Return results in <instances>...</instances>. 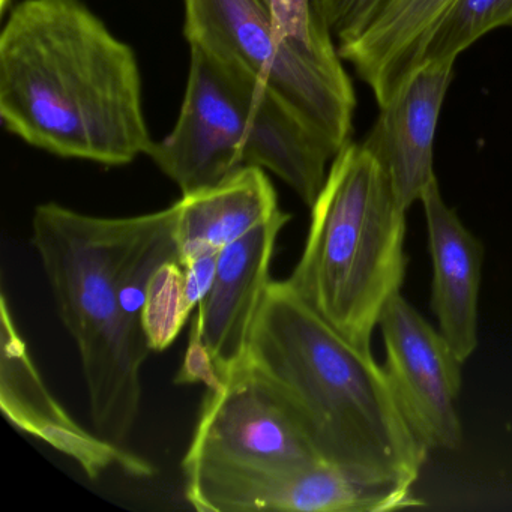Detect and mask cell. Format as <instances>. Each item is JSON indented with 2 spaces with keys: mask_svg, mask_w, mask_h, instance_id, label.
I'll return each mask as SVG.
<instances>
[{
  "mask_svg": "<svg viewBox=\"0 0 512 512\" xmlns=\"http://www.w3.org/2000/svg\"><path fill=\"white\" fill-rule=\"evenodd\" d=\"M0 119L32 148L122 167L154 146L136 52L83 0H22L0 32Z\"/></svg>",
  "mask_w": 512,
  "mask_h": 512,
  "instance_id": "6da1fadb",
  "label": "cell"
},
{
  "mask_svg": "<svg viewBox=\"0 0 512 512\" xmlns=\"http://www.w3.org/2000/svg\"><path fill=\"white\" fill-rule=\"evenodd\" d=\"M248 365L269 386L323 463L377 485L412 488L428 448L404 421L383 367L271 281Z\"/></svg>",
  "mask_w": 512,
  "mask_h": 512,
  "instance_id": "7a4b0ae2",
  "label": "cell"
},
{
  "mask_svg": "<svg viewBox=\"0 0 512 512\" xmlns=\"http://www.w3.org/2000/svg\"><path fill=\"white\" fill-rule=\"evenodd\" d=\"M146 220L94 217L55 202L37 206L32 218V244L79 350L94 430L121 446L139 419L151 347L125 325L118 289Z\"/></svg>",
  "mask_w": 512,
  "mask_h": 512,
  "instance_id": "3957f363",
  "label": "cell"
},
{
  "mask_svg": "<svg viewBox=\"0 0 512 512\" xmlns=\"http://www.w3.org/2000/svg\"><path fill=\"white\" fill-rule=\"evenodd\" d=\"M337 151L274 89L190 47L178 119L148 157L182 196L245 167L268 170L305 205L319 196Z\"/></svg>",
  "mask_w": 512,
  "mask_h": 512,
  "instance_id": "277c9868",
  "label": "cell"
},
{
  "mask_svg": "<svg viewBox=\"0 0 512 512\" xmlns=\"http://www.w3.org/2000/svg\"><path fill=\"white\" fill-rule=\"evenodd\" d=\"M406 209L370 143H347L311 205L310 229L287 286L361 349L406 278Z\"/></svg>",
  "mask_w": 512,
  "mask_h": 512,
  "instance_id": "5b68a950",
  "label": "cell"
},
{
  "mask_svg": "<svg viewBox=\"0 0 512 512\" xmlns=\"http://www.w3.org/2000/svg\"><path fill=\"white\" fill-rule=\"evenodd\" d=\"M184 37L274 89L337 154L350 142L356 97L334 43L286 40L260 0H184Z\"/></svg>",
  "mask_w": 512,
  "mask_h": 512,
  "instance_id": "8992f818",
  "label": "cell"
},
{
  "mask_svg": "<svg viewBox=\"0 0 512 512\" xmlns=\"http://www.w3.org/2000/svg\"><path fill=\"white\" fill-rule=\"evenodd\" d=\"M208 392L182 472L292 469L319 457L269 386L245 365Z\"/></svg>",
  "mask_w": 512,
  "mask_h": 512,
  "instance_id": "52a82bcc",
  "label": "cell"
},
{
  "mask_svg": "<svg viewBox=\"0 0 512 512\" xmlns=\"http://www.w3.org/2000/svg\"><path fill=\"white\" fill-rule=\"evenodd\" d=\"M185 499L200 512H386L424 506L412 488L353 478L331 464L247 472L184 473Z\"/></svg>",
  "mask_w": 512,
  "mask_h": 512,
  "instance_id": "ba28073f",
  "label": "cell"
},
{
  "mask_svg": "<svg viewBox=\"0 0 512 512\" xmlns=\"http://www.w3.org/2000/svg\"><path fill=\"white\" fill-rule=\"evenodd\" d=\"M379 326L386 352L383 371L404 421L428 449L460 448L463 428L455 401L464 362L401 293L386 305Z\"/></svg>",
  "mask_w": 512,
  "mask_h": 512,
  "instance_id": "9c48e42d",
  "label": "cell"
},
{
  "mask_svg": "<svg viewBox=\"0 0 512 512\" xmlns=\"http://www.w3.org/2000/svg\"><path fill=\"white\" fill-rule=\"evenodd\" d=\"M0 409L17 430L76 461L91 479L112 469L136 478L154 475L149 461L86 430L53 397L17 328L5 293L0 302Z\"/></svg>",
  "mask_w": 512,
  "mask_h": 512,
  "instance_id": "30bf717a",
  "label": "cell"
},
{
  "mask_svg": "<svg viewBox=\"0 0 512 512\" xmlns=\"http://www.w3.org/2000/svg\"><path fill=\"white\" fill-rule=\"evenodd\" d=\"M455 59L424 61L395 86L367 140L385 167L398 203L409 209L437 181L434 137Z\"/></svg>",
  "mask_w": 512,
  "mask_h": 512,
  "instance_id": "8fae6325",
  "label": "cell"
},
{
  "mask_svg": "<svg viewBox=\"0 0 512 512\" xmlns=\"http://www.w3.org/2000/svg\"><path fill=\"white\" fill-rule=\"evenodd\" d=\"M290 220L292 215L280 211L218 254L214 287L197 314L224 380L248 364L254 325L272 281L275 245Z\"/></svg>",
  "mask_w": 512,
  "mask_h": 512,
  "instance_id": "7c38bea8",
  "label": "cell"
},
{
  "mask_svg": "<svg viewBox=\"0 0 512 512\" xmlns=\"http://www.w3.org/2000/svg\"><path fill=\"white\" fill-rule=\"evenodd\" d=\"M433 262L431 310L460 361L478 346V299L484 247L449 208L434 182L421 199Z\"/></svg>",
  "mask_w": 512,
  "mask_h": 512,
  "instance_id": "4fadbf2b",
  "label": "cell"
},
{
  "mask_svg": "<svg viewBox=\"0 0 512 512\" xmlns=\"http://www.w3.org/2000/svg\"><path fill=\"white\" fill-rule=\"evenodd\" d=\"M457 0H386L370 25L338 46L373 91L379 107L410 70L421 64L431 35Z\"/></svg>",
  "mask_w": 512,
  "mask_h": 512,
  "instance_id": "5bb4252c",
  "label": "cell"
},
{
  "mask_svg": "<svg viewBox=\"0 0 512 512\" xmlns=\"http://www.w3.org/2000/svg\"><path fill=\"white\" fill-rule=\"evenodd\" d=\"M179 262L221 251L281 211L265 170L245 167L214 187L178 200Z\"/></svg>",
  "mask_w": 512,
  "mask_h": 512,
  "instance_id": "9a60e30c",
  "label": "cell"
},
{
  "mask_svg": "<svg viewBox=\"0 0 512 512\" xmlns=\"http://www.w3.org/2000/svg\"><path fill=\"white\" fill-rule=\"evenodd\" d=\"M512 28V0H457L431 35L424 61L457 59L493 29Z\"/></svg>",
  "mask_w": 512,
  "mask_h": 512,
  "instance_id": "2e32d148",
  "label": "cell"
},
{
  "mask_svg": "<svg viewBox=\"0 0 512 512\" xmlns=\"http://www.w3.org/2000/svg\"><path fill=\"white\" fill-rule=\"evenodd\" d=\"M191 313L193 308L185 293L184 266L179 260L164 262L152 274L143 310V329L151 350L169 349Z\"/></svg>",
  "mask_w": 512,
  "mask_h": 512,
  "instance_id": "e0dca14e",
  "label": "cell"
},
{
  "mask_svg": "<svg viewBox=\"0 0 512 512\" xmlns=\"http://www.w3.org/2000/svg\"><path fill=\"white\" fill-rule=\"evenodd\" d=\"M286 40L314 49L334 43L316 0H260Z\"/></svg>",
  "mask_w": 512,
  "mask_h": 512,
  "instance_id": "ac0fdd59",
  "label": "cell"
},
{
  "mask_svg": "<svg viewBox=\"0 0 512 512\" xmlns=\"http://www.w3.org/2000/svg\"><path fill=\"white\" fill-rule=\"evenodd\" d=\"M386 0H316L338 46L355 40L376 16Z\"/></svg>",
  "mask_w": 512,
  "mask_h": 512,
  "instance_id": "d6986e66",
  "label": "cell"
},
{
  "mask_svg": "<svg viewBox=\"0 0 512 512\" xmlns=\"http://www.w3.org/2000/svg\"><path fill=\"white\" fill-rule=\"evenodd\" d=\"M176 385H200L206 386L208 392L223 391V376L218 371L214 356L203 338L202 325L199 314H194L191 320L190 335H188L187 350H185L184 362L181 370L175 377Z\"/></svg>",
  "mask_w": 512,
  "mask_h": 512,
  "instance_id": "ffe728a7",
  "label": "cell"
},
{
  "mask_svg": "<svg viewBox=\"0 0 512 512\" xmlns=\"http://www.w3.org/2000/svg\"><path fill=\"white\" fill-rule=\"evenodd\" d=\"M218 254L220 251H206L181 263L185 272V293L193 310L205 301L214 287Z\"/></svg>",
  "mask_w": 512,
  "mask_h": 512,
  "instance_id": "44dd1931",
  "label": "cell"
},
{
  "mask_svg": "<svg viewBox=\"0 0 512 512\" xmlns=\"http://www.w3.org/2000/svg\"><path fill=\"white\" fill-rule=\"evenodd\" d=\"M11 7H13V0H0V13H2V16H5Z\"/></svg>",
  "mask_w": 512,
  "mask_h": 512,
  "instance_id": "7402d4cb",
  "label": "cell"
}]
</instances>
